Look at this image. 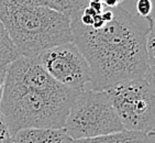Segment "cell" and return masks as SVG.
Here are the masks:
<instances>
[{
  "instance_id": "cell-3",
  "label": "cell",
  "mask_w": 155,
  "mask_h": 143,
  "mask_svg": "<svg viewBox=\"0 0 155 143\" xmlns=\"http://www.w3.org/2000/svg\"><path fill=\"white\" fill-rule=\"evenodd\" d=\"M0 21L21 56L38 57L73 41L69 17L48 7L0 2Z\"/></svg>"
},
{
  "instance_id": "cell-5",
  "label": "cell",
  "mask_w": 155,
  "mask_h": 143,
  "mask_svg": "<svg viewBox=\"0 0 155 143\" xmlns=\"http://www.w3.org/2000/svg\"><path fill=\"white\" fill-rule=\"evenodd\" d=\"M106 92L124 130L144 133L154 132V69H150L143 77L117 84Z\"/></svg>"
},
{
  "instance_id": "cell-7",
  "label": "cell",
  "mask_w": 155,
  "mask_h": 143,
  "mask_svg": "<svg viewBox=\"0 0 155 143\" xmlns=\"http://www.w3.org/2000/svg\"><path fill=\"white\" fill-rule=\"evenodd\" d=\"M64 128L23 129L12 135V143H73Z\"/></svg>"
},
{
  "instance_id": "cell-8",
  "label": "cell",
  "mask_w": 155,
  "mask_h": 143,
  "mask_svg": "<svg viewBox=\"0 0 155 143\" xmlns=\"http://www.w3.org/2000/svg\"><path fill=\"white\" fill-rule=\"evenodd\" d=\"M73 143H155L154 132L144 133L134 131H121L117 133L108 134L104 137L74 140Z\"/></svg>"
},
{
  "instance_id": "cell-4",
  "label": "cell",
  "mask_w": 155,
  "mask_h": 143,
  "mask_svg": "<svg viewBox=\"0 0 155 143\" xmlns=\"http://www.w3.org/2000/svg\"><path fill=\"white\" fill-rule=\"evenodd\" d=\"M64 130L73 140L93 139L124 131L106 91L85 88L71 105Z\"/></svg>"
},
{
  "instance_id": "cell-15",
  "label": "cell",
  "mask_w": 155,
  "mask_h": 143,
  "mask_svg": "<svg viewBox=\"0 0 155 143\" xmlns=\"http://www.w3.org/2000/svg\"><path fill=\"white\" fill-rule=\"evenodd\" d=\"M88 2H100L102 3V6L107 9H112V8H116V7L121 6V3L127 1V0H87ZM135 1V0H134Z\"/></svg>"
},
{
  "instance_id": "cell-17",
  "label": "cell",
  "mask_w": 155,
  "mask_h": 143,
  "mask_svg": "<svg viewBox=\"0 0 155 143\" xmlns=\"http://www.w3.org/2000/svg\"><path fill=\"white\" fill-rule=\"evenodd\" d=\"M11 143H12V142H11Z\"/></svg>"
},
{
  "instance_id": "cell-9",
  "label": "cell",
  "mask_w": 155,
  "mask_h": 143,
  "mask_svg": "<svg viewBox=\"0 0 155 143\" xmlns=\"http://www.w3.org/2000/svg\"><path fill=\"white\" fill-rule=\"evenodd\" d=\"M20 56V53L13 44L9 33L0 21V68H7Z\"/></svg>"
},
{
  "instance_id": "cell-13",
  "label": "cell",
  "mask_w": 155,
  "mask_h": 143,
  "mask_svg": "<svg viewBox=\"0 0 155 143\" xmlns=\"http://www.w3.org/2000/svg\"><path fill=\"white\" fill-rule=\"evenodd\" d=\"M12 142V134L9 130L8 123H7L5 116L1 112L0 109V143H11Z\"/></svg>"
},
{
  "instance_id": "cell-1",
  "label": "cell",
  "mask_w": 155,
  "mask_h": 143,
  "mask_svg": "<svg viewBox=\"0 0 155 143\" xmlns=\"http://www.w3.org/2000/svg\"><path fill=\"white\" fill-rule=\"evenodd\" d=\"M71 19L73 42L91 71L90 89L106 91L130 79L143 77L150 71L145 52L150 17L146 19L119 6L112 19L99 29H91Z\"/></svg>"
},
{
  "instance_id": "cell-10",
  "label": "cell",
  "mask_w": 155,
  "mask_h": 143,
  "mask_svg": "<svg viewBox=\"0 0 155 143\" xmlns=\"http://www.w3.org/2000/svg\"><path fill=\"white\" fill-rule=\"evenodd\" d=\"M50 2L54 10L68 15L69 18L81 12L88 5L87 0H50Z\"/></svg>"
},
{
  "instance_id": "cell-2",
  "label": "cell",
  "mask_w": 155,
  "mask_h": 143,
  "mask_svg": "<svg viewBox=\"0 0 155 143\" xmlns=\"http://www.w3.org/2000/svg\"><path fill=\"white\" fill-rule=\"evenodd\" d=\"M78 92L52 78L36 57L20 56L7 68L0 109L12 135L23 129H61Z\"/></svg>"
},
{
  "instance_id": "cell-14",
  "label": "cell",
  "mask_w": 155,
  "mask_h": 143,
  "mask_svg": "<svg viewBox=\"0 0 155 143\" xmlns=\"http://www.w3.org/2000/svg\"><path fill=\"white\" fill-rule=\"evenodd\" d=\"M0 2H9L15 5H28V6H41L53 9L50 0H0Z\"/></svg>"
},
{
  "instance_id": "cell-11",
  "label": "cell",
  "mask_w": 155,
  "mask_h": 143,
  "mask_svg": "<svg viewBox=\"0 0 155 143\" xmlns=\"http://www.w3.org/2000/svg\"><path fill=\"white\" fill-rule=\"evenodd\" d=\"M150 29L146 34L145 40V52L147 64L150 68H154V60H155V51H154V43H155V31H154V18L152 15L150 17Z\"/></svg>"
},
{
  "instance_id": "cell-16",
  "label": "cell",
  "mask_w": 155,
  "mask_h": 143,
  "mask_svg": "<svg viewBox=\"0 0 155 143\" xmlns=\"http://www.w3.org/2000/svg\"><path fill=\"white\" fill-rule=\"evenodd\" d=\"M7 68H8V67H7ZM7 68H0V104H1V99H2V95H3V89H5Z\"/></svg>"
},
{
  "instance_id": "cell-12",
  "label": "cell",
  "mask_w": 155,
  "mask_h": 143,
  "mask_svg": "<svg viewBox=\"0 0 155 143\" xmlns=\"http://www.w3.org/2000/svg\"><path fill=\"white\" fill-rule=\"evenodd\" d=\"M135 10L140 18H149L152 15L153 0H135Z\"/></svg>"
},
{
  "instance_id": "cell-6",
  "label": "cell",
  "mask_w": 155,
  "mask_h": 143,
  "mask_svg": "<svg viewBox=\"0 0 155 143\" xmlns=\"http://www.w3.org/2000/svg\"><path fill=\"white\" fill-rule=\"evenodd\" d=\"M36 60L52 78L69 89L81 91L90 84L89 64L73 41L48 48Z\"/></svg>"
}]
</instances>
